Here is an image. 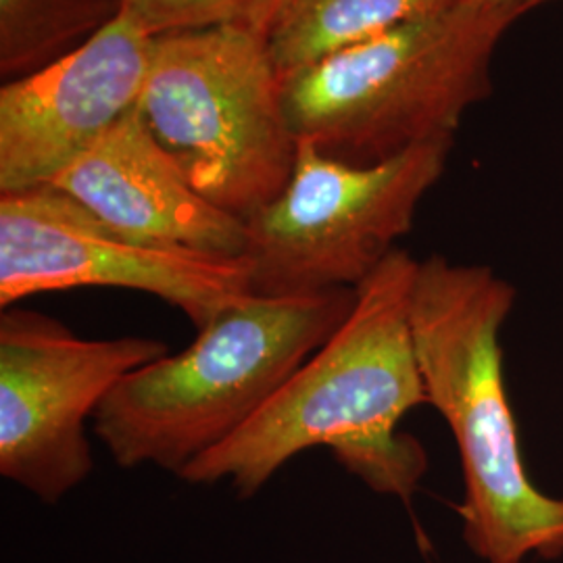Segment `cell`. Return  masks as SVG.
Here are the masks:
<instances>
[{"label":"cell","instance_id":"1","mask_svg":"<svg viewBox=\"0 0 563 563\" xmlns=\"http://www.w3.org/2000/svg\"><path fill=\"white\" fill-rule=\"evenodd\" d=\"M418 265L407 251L395 249L355 288L341 328L239 432L178 478L228 483L249 499L284 463L307 449L328 446L349 474L409 507L428 472L426 449L399 432L402 418L426 405L411 334Z\"/></svg>","mask_w":563,"mask_h":563},{"label":"cell","instance_id":"2","mask_svg":"<svg viewBox=\"0 0 563 563\" xmlns=\"http://www.w3.org/2000/svg\"><path fill=\"white\" fill-rule=\"evenodd\" d=\"M516 288L486 265L432 255L418 265L411 334L426 405L449 426L463 474V541L486 563L563 558V495L528 474L505 388L501 328Z\"/></svg>","mask_w":563,"mask_h":563},{"label":"cell","instance_id":"3","mask_svg":"<svg viewBox=\"0 0 563 563\" xmlns=\"http://www.w3.org/2000/svg\"><path fill=\"white\" fill-rule=\"evenodd\" d=\"M355 288L305 297L249 295L199 330L197 341L128 374L92 418L118 465L180 476L239 432L328 341Z\"/></svg>","mask_w":563,"mask_h":563},{"label":"cell","instance_id":"4","mask_svg":"<svg viewBox=\"0 0 563 563\" xmlns=\"http://www.w3.org/2000/svg\"><path fill=\"white\" fill-rule=\"evenodd\" d=\"M528 13L463 0L311 65L284 84L297 141L351 165L453 141L463 115L490 95L499 42Z\"/></svg>","mask_w":563,"mask_h":563},{"label":"cell","instance_id":"5","mask_svg":"<svg viewBox=\"0 0 563 563\" xmlns=\"http://www.w3.org/2000/svg\"><path fill=\"white\" fill-rule=\"evenodd\" d=\"M139 113L195 190L244 222L292 176L299 141L257 32L211 27L153 38Z\"/></svg>","mask_w":563,"mask_h":563},{"label":"cell","instance_id":"6","mask_svg":"<svg viewBox=\"0 0 563 563\" xmlns=\"http://www.w3.org/2000/svg\"><path fill=\"white\" fill-rule=\"evenodd\" d=\"M451 148V139L426 142L386 162L351 165L299 141L284 190L246 220L251 292L305 297L357 288L411 232Z\"/></svg>","mask_w":563,"mask_h":563},{"label":"cell","instance_id":"7","mask_svg":"<svg viewBox=\"0 0 563 563\" xmlns=\"http://www.w3.org/2000/svg\"><path fill=\"white\" fill-rule=\"evenodd\" d=\"M167 353L157 339L90 341L41 311L2 309L0 474L59 504L95 467L86 422L128 374Z\"/></svg>","mask_w":563,"mask_h":563},{"label":"cell","instance_id":"8","mask_svg":"<svg viewBox=\"0 0 563 563\" xmlns=\"http://www.w3.org/2000/svg\"><path fill=\"white\" fill-rule=\"evenodd\" d=\"M71 288L153 295L180 309L197 332L253 295L244 260L128 241L51 184L0 192V309Z\"/></svg>","mask_w":563,"mask_h":563},{"label":"cell","instance_id":"9","mask_svg":"<svg viewBox=\"0 0 563 563\" xmlns=\"http://www.w3.org/2000/svg\"><path fill=\"white\" fill-rule=\"evenodd\" d=\"M153 38L115 15L65 57L0 88V192L53 184L139 107Z\"/></svg>","mask_w":563,"mask_h":563},{"label":"cell","instance_id":"10","mask_svg":"<svg viewBox=\"0 0 563 563\" xmlns=\"http://www.w3.org/2000/svg\"><path fill=\"white\" fill-rule=\"evenodd\" d=\"M128 241L244 260L249 225L207 201L144 125L139 107L51 184Z\"/></svg>","mask_w":563,"mask_h":563},{"label":"cell","instance_id":"11","mask_svg":"<svg viewBox=\"0 0 563 563\" xmlns=\"http://www.w3.org/2000/svg\"><path fill=\"white\" fill-rule=\"evenodd\" d=\"M463 0H284L265 42L282 84L311 65Z\"/></svg>","mask_w":563,"mask_h":563},{"label":"cell","instance_id":"12","mask_svg":"<svg viewBox=\"0 0 563 563\" xmlns=\"http://www.w3.org/2000/svg\"><path fill=\"white\" fill-rule=\"evenodd\" d=\"M118 15L113 0H0V74L15 80L65 57Z\"/></svg>","mask_w":563,"mask_h":563},{"label":"cell","instance_id":"13","mask_svg":"<svg viewBox=\"0 0 563 563\" xmlns=\"http://www.w3.org/2000/svg\"><path fill=\"white\" fill-rule=\"evenodd\" d=\"M118 15L151 38L211 27H242L265 36L284 0H113Z\"/></svg>","mask_w":563,"mask_h":563},{"label":"cell","instance_id":"14","mask_svg":"<svg viewBox=\"0 0 563 563\" xmlns=\"http://www.w3.org/2000/svg\"><path fill=\"white\" fill-rule=\"evenodd\" d=\"M467 2H481V4H514V7H523L528 11L541 7L549 0H467Z\"/></svg>","mask_w":563,"mask_h":563}]
</instances>
